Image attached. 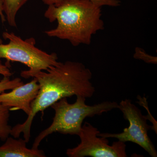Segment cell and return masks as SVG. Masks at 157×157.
Instances as JSON below:
<instances>
[{"label":"cell","mask_w":157,"mask_h":157,"mask_svg":"<svg viewBox=\"0 0 157 157\" xmlns=\"http://www.w3.org/2000/svg\"><path fill=\"white\" fill-rule=\"evenodd\" d=\"M30 78L37 79L39 86L36 98L31 104V112L22 124L11 128L10 135L19 138L21 133L28 143L34 117L52 104L64 98L81 96L91 98L95 89L91 80L92 73L82 63L67 61L51 67L48 70L33 74Z\"/></svg>","instance_id":"6da1fadb"},{"label":"cell","mask_w":157,"mask_h":157,"mask_svg":"<svg viewBox=\"0 0 157 157\" xmlns=\"http://www.w3.org/2000/svg\"><path fill=\"white\" fill-rule=\"evenodd\" d=\"M101 8L89 0H61L49 5L44 16L58 24L44 33L48 37L68 40L74 46L90 45L93 35L104 29Z\"/></svg>","instance_id":"7a4b0ae2"},{"label":"cell","mask_w":157,"mask_h":157,"mask_svg":"<svg viewBox=\"0 0 157 157\" xmlns=\"http://www.w3.org/2000/svg\"><path fill=\"white\" fill-rule=\"evenodd\" d=\"M86 100L85 97L78 96L73 104H70L67 98H64L52 104L51 107L55 112L53 121L50 126L36 137L32 148L38 149L41 141L55 132L78 136L86 118L94 117L112 109H118V104L114 101H105L90 106L86 104Z\"/></svg>","instance_id":"3957f363"},{"label":"cell","mask_w":157,"mask_h":157,"mask_svg":"<svg viewBox=\"0 0 157 157\" xmlns=\"http://www.w3.org/2000/svg\"><path fill=\"white\" fill-rule=\"evenodd\" d=\"M2 37L9 41L8 44H0V63L1 59H6V64L17 62L26 65L29 70L23 71L21 76L30 78L34 73L45 71L60 62L56 53H48L37 48L36 40L33 37L23 39L13 33L5 32Z\"/></svg>","instance_id":"277c9868"},{"label":"cell","mask_w":157,"mask_h":157,"mask_svg":"<svg viewBox=\"0 0 157 157\" xmlns=\"http://www.w3.org/2000/svg\"><path fill=\"white\" fill-rule=\"evenodd\" d=\"M118 104V109L122 112L124 118L128 121L129 127L121 133H99L98 136L105 138H116L124 143L133 142L143 148L151 156L157 157L156 150L148 135V131L152 127L147 124V117L142 115L140 109L132 104L130 99L122 100Z\"/></svg>","instance_id":"5b68a950"},{"label":"cell","mask_w":157,"mask_h":157,"mask_svg":"<svg viewBox=\"0 0 157 157\" xmlns=\"http://www.w3.org/2000/svg\"><path fill=\"white\" fill-rule=\"evenodd\" d=\"M100 131L87 122L82 125L78 136L80 143L77 146L67 150L70 157H126L125 143L118 140L109 144L107 138L99 137Z\"/></svg>","instance_id":"8992f818"},{"label":"cell","mask_w":157,"mask_h":157,"mask_svg":"<svg viewBox=\"0 0 157 157\" xmlns=\"http://www.w3.org/2000/svg\"><path fill=\"white\" fill-rule=\"evenodd\" d=\"M39 90L37 79L12 90L10 92L0 94V103L9 107L10 111L22 110L27 115L31 112V104L36 98Z\"/></svg>","instance_id":"52a82bcc"},{"label":"cell","mask_w":157,"mask_h":157,"mask_svg":"<svg viewBox=\"0 0 157 157\" xmlns=\"http://www.w3.org/2000/svg\"><path fill=\"white\" fill-rule=\"evenodd\" d=\"M0 146V157H45V153L39 148H28L25 139L18 140L8 137Z\"/></svg>","instance_id":"ba28073f"},{"label":"cell","mask_w":157,"mask_h":157,"mask_svg":"<svg viewBox=\"0 0 157 157\" xmlns=\"http://www.w3.org/2000/svg\"><path fill=\"white\" fill-rule=\"evenodd\" d=\"M2 4L3 12L6 15V20L9 25L17 27L16 16L20 9L29 0H1Z\"/></svg>","instance_id":"9c48e42d"},{"label":"cell","mask_w":157,"mask_h":157,"mask_svg":"<svg viewBox=\"0 0 157 157\" xmlns=\"http://www.w3.org/2000/svg\"><path fill=\"white\" fill-rule=\"evenodd\" d=\"M9 108L0 103V139L5 141L9 137L12 128L9 125Z\"/></svg>","instance_id":"30bf717a"},{"label":"cell","mask_w":157,"mask_h":157,"mask_svg":"<svg viewBox=\"0 0 157 157\" xmlns=\"http://www.w3.org/2000/svg\"><path fill=\"white\" fill-rule=\"evenodd\" d=\"M23 84L20 78H16L11 80L10 77L4 76L0 81V94L5 92L7 90L13 89Z\"/></svg>","instance_id":"8fae6325"},{"label":"cell","mask_w":157,"mask_h":157,"mask_svg":"<svg viewBox=\"0 0 157 157\" xmlns=\"http://www.w3.org/2000/svg\"><path fill=\"white\" fill-rule=\"evenodd\" d=\"M45 5H52L58 2L61 0H41ZM96 5L102 7V6H107L110 7H117L120 5V1L119 0H89Z\"/></svg>","instance_id":"7c38bea8"},{"label":"cell","mask_w":157,"mask_h":157,"mask_svg":"<svg viewBox=\"0 0 157 157\" xmlns=\"http://www.w3.org/2000/svg\"><path fill=\"white\" fill-rule=\"evenodd\" d=\"M134 58L142 60L149 63L157 64L156 57L152 56L147 54L141 48H137L135 49Z\"/></svg>","instance_id":"4fadbf2b"},{"label":"cell","mask_w":157,"mask_h":157,"mask_svg":"<svg viewBox=\"0 0 157 157\" xmlns=\"http://www.w3.org/2000/svg\"><path fill=\"white\" fill-rule=\"evenodd\" d=\"M0 74L3 76L11 77L13 73L9 69V67L6 65H3L0 63Z\"/></svg>","instance_id":"5bb4252c"},{"label":"cell","mask_w":157,"mask_h":157,"mask_svg":"<svg viewBox=\"0 0 157 157\" xmlns=\"http://www.w3.org/2000/svg\"><path fill=\"white\" fill-rule=\"evenodd\" d=\"M0 16L2 17L3 21H5V17L4 16V12H3V11L2 4L1 0H0ZM2 43H3V40L0 37V44H2Z\"/></svg>","instance_id":"9a60e30c"}]
</instances>
